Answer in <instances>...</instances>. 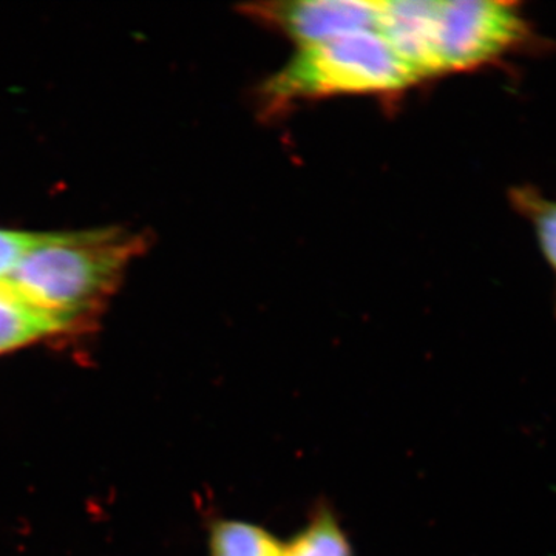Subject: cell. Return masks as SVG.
Returning <instances> with one entry per match:
<instances>
[{
    "label": "cell",
    "instance_id": "8992f818",
    "mask_svg": "<svg viewBox=\"0 0 556 556\" xmlns=\"http://www.w3.org/2000/svg\"><path fill=\"white\" fill-rule=\"evenodd\" d=\"M68 329V325L36 308L9 283H0V354L30 345L47 336Z\"/></svg>",
    "mask_w": 556,
    "mask_h": 556
},
{
    "label": "cell",
    "instance_id": "5b68a950",
    "mask_svg": "<svg viewBox=\"0 0 556 556\" xmlns=\"http://www.w3.org/2000/svg\"><path fill=\"white\" fill-rule=\"evenodd\" d=\"M433 21L434 0L379 2L378 31L417 80L437 76Z\"/></svg>",
    "mask_w": 556,
    "mask_h": 556
},
{
    "label": "cell",
    "instance_id": "7a4b0ae2",
    "mask_svg": "<svg viewBox=\"0 0 556 556\" xmlns=\"http://www.w3.org/2000/svg\"><path fill=\"white\" fill-rule=\"evenodd\" d=\"M419 83L378 30L299 47L298 53L263 86L273 109L342 94H388Z\"/></svg>",
    "mask_w": 556,
    "mask_h": 556
},
{
    "label": "cell",
    "instance_id": "3957f363",
    "mask_svg": "<svg viewBox=\"0 0 556 556\" xmlns=\"http://www.w3.org/2000/svg\"><path fill=\"white\" fill-rule=\"evenodd\" d=\"M556 49L538 31L521 2L434 0L433 56L437 76L477 72L511 58Z\"/></svg>",
    "mask_w": 556,
    "mask_h": 556
},
{
    "label": "cell",
    "instance_id": "277c9868",
    "mask_svg": "<svg viewBox=\"0 0 556 556\" xmlns=\"http://www.w3.org/2000/svg\"><path fill=\"white\" fill-rule=\"evenodd\" d=\"M249 16L294 40L298 47L378 30L379 2L369 0H305L247 7Z\"/></svg>",
    "mask_w": 556,
    "mask_h": 556
},
{
    "label": "cell",
    "instance_id": "9c48e42d",
    "mask_svg": "<svg viewBox=\"0 0 556 556\" xmlns=\"http://www.w3.org/2000/svg\"><path fill=\"white\" fill-rule=\"evenodd\" d=\"M285 556H351V551L338 522L324 514L285 546Z\"/></svg>",
    "mask_w": 556,
    "mask_h": 556
},
{
    "label": "cell",
    "instance_id": "52a82bcc",
    "mask_svg": "<svg viewBox=\"0 0 556 556\" xmlns=\"http://www.w3.org/2000/svg\"><path fill=\"white\" fill-rule=\"evenodd\" d=\"M511 208L529 223L536 247L554 276L556 300V199L536 186L522 185L508 190Z\"/></svg>",
    "mask_w": 556,
    "mask_h": 556
},
{
    "label": "cell",
    "instance_id": "6da1fadb",
    "mask_svg": "<svg viewBox=\"0 0 556 556\" xmlns=\"http://www.w3.org/2000/svg\"><path fill=\"white\" fill-rule=\"evenodd\" d=\"M137 249V237L115 230L42 236L7 283L70 327L108 298Z\"/></svg>",
    "mask_w": 556,
    "mask_h": 556
},
{
    "label": "cell",
    "instance_id": "ba28073f",
    "mask_svg": "<svg viewBox=\"0 0 556 556\" xmlns=\"http://www.w3.org/2000/svg\"><path fill=\"white\" fill-rule=\"evenodd\" d=\"M212 556H285V544L260 529L241 521H218L211 532Z\"/></svg>",
    "mask_w": 556,
    "mask_h": 556
},
{
    "label": "cell",
    "instance_id": "30bf717a",
    "mask_svg": "<svg viewBox=\"0 0 556 556\" xmlns=\"http://www.w3.org/2000/svg\"><path fill=\"white\" fill-rule=\"evenodd\" d=\"M40 237L42 236L0 229V283L9 281L21 260L39 243Z\"/></svg>",
    "mask_w": 556,
    "mask_h": 556
}]
</instances>
